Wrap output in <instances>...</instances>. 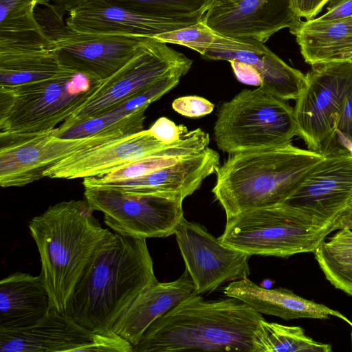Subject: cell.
<instances>
[{
    "mask_svg": "<svg viewBox=\"0 0 352 352\" xmlns=\"http://www.w3.org/2000/svg\"><path fill=\"white\" fill-rule=\"evenodd\" d=\"M156 280L146 239L111 232L86 266L65 314L91 333H109Z\"/></svg>",
    "mask_w": 352,
    "mask_h": 352,
    "instance_id": "obj_1",
    "label": "cell"
},
{
    "mask_svg": "<svg viewBox=\"0 0 352 352\" xmlns=\"http://www.w3.org/2000/svg\"><path fill=\"white\" fill-rule=\"evenodd\" d=\"M263 319L237 298L205 300L194 294L153 322L133 352H254V333Z\"/></svg>",
    "mask_w": 352,
    "mask_h": 352,
    "instance_id": "obj_2",
    "label": "cell"
},
{
    "mask_svg": "<svg viewBox=\"0 0 352 352\" xmlns=\"http://www.w3.org/2000/svg\"><path fill=\"white\" fill-rule=\"evenodd\" d=\"M94 211L86 199L63 201L29 223L51 309L61 314L96 249L111 232L102 227Z\"/></svg>",
    "mask_w": 352,
    "mask_h": 352,
    "instance_id": "obj_3",
    "label": "cell"
},
{
    "mask_svg": "<svg viewBox=\"0 0 352 352\" xmlns=\"http://www.w3.org/2000/svg\"><path fill=\"white\" fill-rule=\"evenodd\" d=\"M324 155L291 143L230 154L212 190L226 218L283 203Z\"/></svg>",
    "mask_w": 352,
    "mask_h": 352,
    "instance_id": "obj_4",
    "label": "cell"
},
{
    "mask_svg": "<svg viewBox=\"0 0 352 352\" xmlns=\"http://www.w3.org/2000/svg\"><path fill=\"white\" fill-rule=\"evenodd\" d=\"M101 82L79 73L14 87H0V133L53 130L78 112Z\"/></svg>",
    "mask_w": 352,
    "mask_h": 352,
    "instance_id": "obj_5",
    "label": "cell"
},
{
    "mask_svg": "<svg viewBox=\"0 0 352 352\" xmlns=\"http://www.w3.org/2000/svg\"><path fill=\"white\" fill-rule=\"evenodd\" d=\"M262 87L243 89L218 111L217 147L229 154L287 145L297 135L294 108Z\"/></svg>",
    "mask_w": 352,
    "mask_h": 352,
    "instance_id": "obj_6",
    "label": "cell"
},
{
    "mask_svg": "<svg viewBox=\"0 0 352 352\" xmlns=\"http://www.w3.org/2000/svg\"><path fill=\"white\" fill-rule=\"evenodd\" d=\"M334 225L319 226L289 206L245 210L226 218L218 239L225 245L250 256L287 258L314 252Z\"/></svg>",
    "mask_w": 352,
    "mask_h": 352,
    "instance_id": "obj_7",
    "label": "cell"
},
{
    "mask_svg": "<svg viewBox=\"0 0 352 352\" xmlns=\"http://www.w3.org/2000/svg\"><path fill=\"white\" fill-rule=\"evenodd\" d=\"M35 13L59 64L100 82L128 63L144 38L75 31L63 21L65 12L50 3L37 6Z\"/></svg>",
    "mask_w": 352,
    "mask_h": 352,
    "instance_id": "obj_8",
    "label": "cell"
},
{
    "mask_svg": "<svg viewBox=\"0 0 352 352\" xmlns=\"http://www.w3.org/2000/svg\"><path fill=\"white\" fill-rule=\"evenodd\" d=\"M306 85L294 108L297 135L307 149L322 155L342 148L336 124L346 97L352 93V58L311 65Z\"/></svg>",
    "mask_w": 352,
    "mask_h": 352,
    "instance_id": "obj_9",
    "label": "cell"
},
{
    "mask_svg": "<svg viewBox=\"0 0 352 352\" xmlns=\"http://www.w3.org/2000/svg\"><path fill=\"white\" fill-rule=\"evenodd\" d=\"M84 195L94 211L103 213L106 225L126 236L167 237L184 217L185 198L179 195L129 193L102 186H85Z\"/></svg>",
    "mask_w": 352,
    "mask_h": 352,
    "instance_id": "obj_10",
    "label": "cell"
},
{
    "mask_svg": "<svg viewBox=\"0 0 352 352\" xmlns=\"http://www.w3.org/2000/svg\"><path fill=\"white\" fill-rule=\"evenodd\" d=\"M192 64L191 59L167 43L144 38L130 60L101 82L85 105L65 122H74L103 113L167 76H184Z\"/></svg>",
    "mask_w": 352,
    "mask_h": 352,
    "instance_id": "obj_11",
    "label": "cell"
},
{
    "mask_svg": "<svg viewBox=\"0 0 352 352\" xmlns=\"http://www.w3.org/2000/svg\"><path fill=\"white\" fill-rule=\"evenodd\" d=\"M55 129L38 133H0L2 188L31 184L44 177V173L49 168L71 155L131 135L122 130H114L68 139L56 137Z\"/></svg>",
    "mask_w": 352,
    "mask_h": 352,
    "instance_id": "obj_12",
    "label": "cell"
},
{
    "mask_svg": "<svg viewBox=\"0 0 352 352\" xmlns=\"http://www.w3.org/2000/svg\"><path fill=\"white\" fill-rule=\"evenodd\" d=\"M352 199V152L346 147L324 155L282 204L320 226L334 225Z\"/></svg>",
    "mask_w": 352,
    "mask_h": 352,
    "instance_id": "obj_13",
    "label": "cell"
},
{
    "mask_svg": "<svg viewBox=\"0 0 352 352\" xmlns=\"http://www.w3.org/2000/svg\"><path fill=\"white\" fill-rule=\"evenodd\" d=\"M177 245L197 294L248 277L250 255L223 245L202 225L183 217L175 232Z\"/></svg>",
    "mask_w": 352,
    "mask_h": 352,
    "instance_id": "obj_14",
    "label": "cell"
},
{
    "mask_svg": "<svg viewBox=\"0 0 352 352\" xmlns=\"http://www.w3.org/2000/svg\"><path fill=\"white\" fill-rule=\"evenodd\" d=\"M200 55L208 60L252 65L262 76L261 87L284 100H296L306 85L305 74L285 63L263 43L254 39L231 38L212 30Z\"/></svg>",
    "mask_w": 352,
    "mask_h": 352,
    "instance_id": "obj_15",
    "label": "cell"
},
{
    "mask_svg": "<svg viewBox=\"0 0 352 352\" xmlns=\"http://www.w3.org/2000/svg\"><path fill=\"white\" fill-rule=\"evenodd\" d=\"M202 21L226 36L263 43L282 29L292 34L302 23L290 0H241L228 8L207 11Z\"/></svg>",
    "mask_w": 352,
    "mask_h": 352,
    "instance_id": "obj_16",
    "label": "cell"
},
{
    "mask_svg": "<svg viewBox=\"0 0 352 352\" xmlns=\"http://www.w3.org/2000/svg\"><path fill=\"white\" fill-rule=\"evenodd\" d=\"M168 145L158 141L148 129L142 130L71 155L49 168L44 177L73 179L107 175Z\"/></svg>",
    "mask_w": 352,
    "mask_h": 352,
    "instance_id": "obj_17",
    "label": "cell"
},
{
    "mask_svg": "<svg viewBox=\"0 0 352 352\" xmlns=\"http://www.w3.org/2000/svg\"><path fill=\"white\" fill-rule=\"evenodd\" d=\"M204 16L164 18L116 6L92 3L71 10L65 23L80 32L155 38L159 34L195 24Z\"/></svg>",
    "mask_w": 352,
    "mask_h": 352,
    "instance_id": "obj_18",
    "label": "cell"
},
{
    "mask_svg": "<svg viewBox=\"0 0 352 352\" xmlns=\"http://www.w3.org/2000/svg\"><path fill=\"white\" fill-rule=\"evenodd\" d=\"M219 166V153L207 147L174 165L140 177L83 186H102L129 193L179 195L186 198L198 190L204 180L214 173Z\"/></svg>",
    "mask_w": 352,
    "mask_h": 352,
    "instance_id": "obj_19",
    "label": "cell"
},
{
    "mask_svg": "<svg viewBox=\"0 0 352 352\" xmlns=\"http://www.w3.org/2000/svg\"><path fill=\"white\" fill-rule=\"evenodd\" d=\"M92 335L70 316L51 309L31 327L0 329V352H77Z\"/></svg>",
    "mask_w": 352,
    "mask_h": 352,
    "instance_id": "obj_20",
    "label": "cell"
},
{
    "mask_svg": "<svg viewBox=\"0 0 352 352\" xmlns=\"http://www.w3.org/2000/svg\"><path fill=\"white\" fill-rule=\"evenodd\" d=\"M194 294H197L196 289L186 269L175 280L160 283L156 280L137 296L116 322L111 331L133 346L153 322Z\"/></svg>",
    "mask_w": 352,
    "mask_h": 352,
    "instance_id": "obj_21",
    "label": "cell"
},
{
    "mask_svg": "<svg viewBox=\"0 0 352 352\" xmlns=\"http://www.w3.org/2000/svg\"><path fill=\"white\" fill-rule=\"evenodd\" d=\"M182 76L173 74L155 83L120 105L100 115L74 122H66L55 129L60 138H82L105 131L122 130L131 134L144 130L145 111L153 102L176 87Z\"/></svg>",
    "mask_w": 352,
    "mask_h": 352,
    "instance_id": "obj_22",
    "label": "cell"
},
{
    "mask_svg": "<svg viewBox=\"0 0 352 352\" xmlns=\"http://www.w3.org/2000/svg\"><path fill=\"white\" fill-rule=\"evenodd\" d=\"M228 297L237 298L260 314L275 316L285 320L298 318L328 319L338 317L351 322L340 312L305 299L286 288L265 289L248 277L234 280L224 288Z\"/></svg>",
    "mask_w": 352,
    "mask_h": 352,
    "instance_id": "obj_23",
    "label": "cell"
},
{
    "mask_svg": "<svg viewBox=\"0 0 352 352\" xmlns=\"http://www.w3.org/2000/svg\"><path fill=\"white\" fill-rule=\"evenodd\" d=\"M51 309L41 275L16 272L0 283V329H19L40 321Z\"/></svg>",
    "mask_w": 352,
    "mask_h": 352,
    "instance_id": "obj_24",
    "label": "cell"
},
{
    "mask_svg": "<svg viewBox=\"0 0 352 352\" xmlns=\"http://www.w3.org/2000/svg\"><path fill=\"white\" fill-rule=\"evenodd\" d=\"M50 0H0V52L52 48L35 10Z\"/></svg>",
    "mask_w": 352,
    "mask_h": 352,
    "instance_id": "obj_25",
    "label": "cell"
},
{
    "mask_svg": "<svg viewBox=\"0 0 352 352\" xmlns=\"http://www.w3.org/2000/svg\"><path fill=\"white\" fill-rule=\"evenodd\" d=\"M305 61L311 65L342 60L352 52V16L321 21H302L292 33Z\"/></svg>",
    "mask_w": 352,
    "mask_h": 352,
    "instance_id": "obj_26",
    "label": "cell"
},
{
    "mask_svg": "<svg viewBox=\"0 0 352 352\" xmlns=\"http://www.w3.org/2000/svg\"><path fill=\"white\" fill-rule=\"evenodd\" d=\"M210 142L208 133L198 128L187 131L181 138L159 152L127 164L107 175L83 179V185L104 184L140 177L174 165L199 153Z\"/></svg>",
    "mask_w": 352,
    "mask_h": 352,
    "instance_id": "obj_27",
    "label": "cell"
},
{
    "mask_svg": "<svg viewBox=\"0 0 352 352\" xmlns=\"http://www.w3.org/2000/svg\"><path fill=\"white\" fill-rule=\"evenodd\" d=\"M74 72L63 68L52 49L0 52V87L52 79Z\"/></svg>",
    "mask_w": 352,
    "mask_h": 352,
    "instance_id": "obj_28",
    "label": "cell"
},
{
    "mask_svg": "<svg viewBox=\"0 0 352 352\" xmlns=\"http://www.w3.org/2000/svg\"><path fill=\"white\" fill-rule=\"evenodd\" d=\"M63 12L86 4H107L164 18L204 16L208 0H50Z\"/></svg>",
    "mask_w": 352,
    "mask_h": 352,
    "instance_id": "obj_29",
    "label": "cell"
},
{
    "mask_svg": "<svg viewBox=\"0 0 352 352\" xmlns=\"http://www.w3.org/2000/svg\"><path fill=\"white\" fill-rule=\"evenodd\" d=\"M254 352H331V345L315 341L298 326L261 320L253 336Z\"/></svg>",
    "mask_w": 352,
    "mask_h": 352,
    "instance_id": "obj_30",
    "label": "cell"
},
{
    "mask_svg": "<svg viewBox=\"0 0 352 352\" xmlns=\"http://www.w3.org/2000/svg\"><path fill=\"white\" fill-rule=\"evenodd\" d=\"M338 230L313 252L322 272L352 267V230Z\"/></svg>",
    "mask_w": 352,
    "mask_h": 352,
    "instance_id": "obj_31",
    "label": "cell"
},
{
    "mask_svg": "<svg viewBox=\"0 0 352 352\" xmlns=\"http://www.w3.org/2000/svg\"><path fill=\"white\" fill-rule=\"evenodd\" d=\"M133 352V345L113 331L93 333L91 341L78 349L77 352Z\"/></svg>",
    "mask_w": 352,
    "mask_h": 352,
    "instance_id": "obj_32",
    "label": "cell"
},
{
    "mask_svg": "<svg viewBox=\"0 0 352 352\" xmlns=\"http://www.w3.org/2000/svg\"><path fill=\"white\" fill-rule=\"evenodd\" d=\"M172 107L176 112L184 116L199 118L210 113L214 105L204 98L186 96L174 100Z\"/></svg>",
    "mask_w": 352,
    "mask_h": 352,
    "instance_id": "obj_33",
    "label": "cell"
},
{
    "mask_svg": "<svg viewBox=\"0 0 352 352\" xmlns=\"http://www.w3.org/2000/svg\"><path fill=\"white\" fill-rule=\"evenodd\" d=\"M148 131L158 141L170 144L178 140L182 134L188 131V129L183 124L176 125L166 117H160Z\"/></svg>",
    "mask_w": 352,
    "mask_h": 352,
    "instance_id": "obj_34",
    "label": "cell"
},
{
    "mask_svg": "<svg viewBox=\"0 0 352 352\" xmlns=\"http://www.w3.org/2000/svg\"><path fill=\"white\" fill-rule=\"evenodd\" d=\"M336 133L337 140L338 136L341 138L342 146L352 145V93L344 100L336 124Z\"/></svg>",
    "mask_w": 352,
    "mask_h": 352,
    "instance_id": "obj_35",
    "label": "cell"
},
{
    "mask_svg": "<svg viewBox=\"0 0 352 352\" xmlns=\"http://www.w3.org/2000/svg\"><path fill=\"white\" fill-rule=\"evenodd\" d=\"M230 63L236 77L240 82L258 87L263 85L262 76L254 67L239 61Z\"/></svg>",
    "mask_w": 352,
    "mask_h": 352,
    "instance_id": "obj_36",
    "label": "cell"
},
{
    "mask_svg": "<svg viewBox=\"0 0 352 352\" xmlns=\"http://www.w3.org/2000/svg\"><path fill=\"white\" fill-rule=\"evenodd\" d=\"M295 13L300 18L310 20L321 12L330 0H290Z\"/></svg>",
    "mask_w": 352,
    "mask_h": 352,
    "instance_id": "obj_37",
    "label": "cell"
},
{
    "mask_svg": "<svg viewBox=\"0 0 352 352\" xmlns=\"http://www.w3.org/2000/svg\"><path fill=\"white\" fill-rule=\"evenodd\" d=\"M323 273L334 287L352 296V267L328 270Z\"/></svg>",
    "mask_w": 352,
    "mask_h": 352,
    "instance_id": "obj_38",
    "label": "cell"
},
{
    "mask_svg": "<svg viewBox=\"0 0 352 352\" xmlns=\"http://www.w3.org/2000/svg\"><path fill=\"white\" fill-rule=\"evenodd\" d=\"M350 16H352V0H344L334 7L327 8L326 12L316 19L327 21Z\"/></svg>",
    "mask_w": 352,
    "mask_h": 352,
    "instance_id": "obj_39",
    "label": "cell"
},
{
    "mask_svg": "<svg viewBox=\"0 0 352 352\" xmlns=\"http://www.w3.org/2000/svg\"><path fill=\"white\" fill-rule=\"evenodd\" d=\"M344 228L352 230V199L334 222L335 230Z\"/></svg>",
    "mask_w": 352,
    "mask_h": 352,
    "instance_id": "obj_40",
    "label": "cell"
},
{
    "mask_svg": "<svg viewBox=\"0 0 352 352\" xmlns=\"http://www.w3.org/2000/svg\"><path fill=\"white\" fill-rule=\"evenodd\" d=\"M241 0H208L207 11L230 8Z\"/></svg>",
    "mask_w": 352,
    "mask_h": 352,
    "instance_id": "obj_41",
    "label": "cell"
},
{
    "mask_svg": "<svg viewBox=\"0 0 352 352\" xmlns=\"http://www.w3.org/2000/svg\"><path fill=\"white\" fill-rule=\"evenodd\" d=\"M344 0H330L327 4V8L334 7L339 4L340 3L342 2Z\"/></svg>",
    "mask_w": 352,
    "mask_h": 352,
    "instance_id": "obj_42",
    "label": "cell"
},
{
    "mask_svg": "<svg viewBox=\"0 0 352 352\" xmlns=\"http://www.w3.org/2000/svg\"><path fill=\"white\" fill-rule=\"evenodd\" d=\"M351 58H352V52H349V53L346 54L344 56V58H343V59H342V60H344V59H351Z\"/></svg>",
    "mask_w": 352,
    "mask_h": 352,
    "instance_id": "obj_43",
    "label": "cell"
},
{
    "mask_svg": "<svg viewBox=\"0 0 352 352\" xmlns=\"http://www.w3.org/2000/svg\"><path fill=\"white\" fill-rule=\"evenodd\" d=\"M349 325L352 327V322L349 324ZM351 344H352V331L351 333Z\"/></svg>",
    "mask_w": 352,
    "mask_h": 352,
    "instance_id": "obj_44",
    "label": "cell"
}]
</instances>
